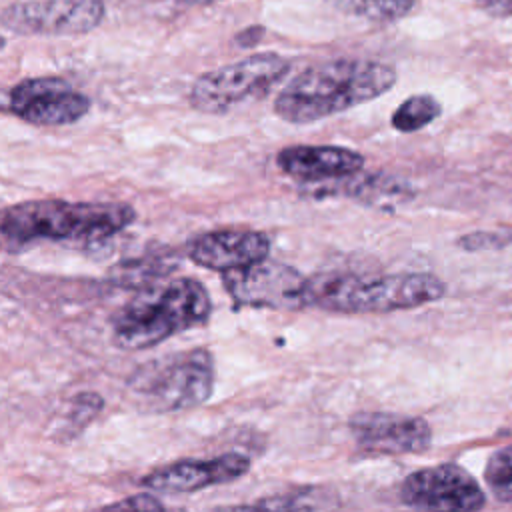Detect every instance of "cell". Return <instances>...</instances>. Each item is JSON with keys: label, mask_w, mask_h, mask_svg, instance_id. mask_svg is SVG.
Here are the masks:
<instances>
[{"label": "cell", "mask_w": 512, "mask_h": 512, "mask_svg": "<svg viewBox=\"0 0 512 512\" xmlns=\"http://www.w3.org/2000/svg\"><path fill=\"white\" fill-rule=\"evenodd\" d=\"M484 482L498 502H512V446L490 454L484 466Z\"/></svg>", "instance_id": "ac0fdd59"}, {"label": "cell", "mask_w": 512, "mask_h": 512, "mask_svg": "<svg viewBox=\"0 0 512 512\" xmlns=\"http://www.w3.org/2000/svg\"><path fill=\"white\" fill-rule=\"evenodd\" d=\"M396 68L370 58H336L298 72L274 98L288 124H312L376 100L396 84Z\"/></svg>", "instance_id": "6da1fadb"}, {"label": "cell", "mask_w": 512, "mask_h": 512, "mask_svg": "<svg viewBox=\"0 0 512 512\" xmlns=\"http://www.w3.org/2000/svg\"><path fill=\"white\" fill-rule=\"evenodd\" d=\"M290 72V60L276 52H256L238 62L200 74L188 102L202 114H226L266 98Z\"/></svg>", "instance_id": "8992f818"}, {"label": "cell", "mask_w": 512, "mask_h": 512, "mask_svg": "<svg viewBox=\"0 0 512 512\" xmlns=\"http://www.w3.org/2000/svg\"><path fill=\"white\" fill-rule=\"evenodd\" d=\"M306 278L292 266L268 258L224 272V288L238 306L298 310L304 300Z\"/></svg>", "instance_id": "9c48e42d"}, {"label": "cell", "mask_w": 512, "mask_h": 512, "mask_svg": "<svg viewBox=\"0 0 512 512\" xmlns=\"http://www.w3.org/2000/svg\"><path fill=\"white\" fill-rule=\"evenodd\" d=\"M270 238L260 230L226 228L196 236L188 246V256L202 268L230 272L268 258Z\"/></svg>", "instance_id": "4fadbf2b"}, {"label": "cell", "mask_w": 512, "mask_h": 512, "mask_svg": "<svg viewBox=\"0 0 512 512\" xmlns=\"http://www.w3.org/2000/svg\"><path fill=\"white\" fill-rule=\"evenodd\" d=\"M442 112V104L432 94H412L402 100L392 112V126L398 132L410 134L432 124Z\"/></svg>", "instance_id": "e0dca14e"}, {"label": "cell", "mask_w": 512, "mask_h": 512, "mask_svg": "<svg viewBox=\"0 0 512 512\" xmlns=\"http://www.w3.org/2000/svg\"><path fill=\"white\" fill-rule=\"evenodd\" d=\"M350 432L356 446L372 456L418 454L432 444V428L424 418L398 412H356Z\"/></svg>", "instance_id": "8fae6325"}, {"label": "cell", "mask_w": 512, "mask_h": 512, "mask_svg": "<svg viewBox=\"0 0 512 512\" xmlns=\"http://www.w3.org/2000/svg\"><path fill=\"white\" fill-rule=\"evenodd\" d=\"M278 168L304 184H320L356 174L364 168V156L344 146H286L276 156Z\"/></svg>", "instance_id": "5bb4252c"}, {"label": "cell", "mask_w": 512, "mask_h": 512, "mask_svg": "<svg viewBox=\"0 0 512 512\" xmlns=\"http://www.w3.org/2000/svg\"><path fill=\"white\" fill-rule=\"evenodd\" d=\"M90 98L62 78H24L6 94V108L32 126H68L90 112Z\"/></svg>", "instance_id": "ba28073f"}, {"label": "cell", "mask_w": 512, "mask_h": 512, "mask_svg": "<svg viewBox=\"0 0 512 512\" xmlns=\"http://www.w3.org/2000/svg\"><path fill=\"white\" fill-rule=\"evenodd\" d=\"M406 506L422 512H480L486 494L478 480L454 462H442L408 474L400 484Z\"/></svg>", "instance_id": "52a82bcc"}, {"label": "cell", "mask_w": 512, "mask_h": 512, "mask_svg": "<svg viewBox=\"0 0 512 512\" xmlns=\"http://www.w3.org/2000/svg\"><path fill=\"white\" fill-rule=\"evenodd\" d=\"M214 388V358L204 348H192L156 358L140 366L128 394L136 408L164 414L204 404Z\"/></svg>", "instance_id": "5b68a950"}, {"label": "cell", "mask_w": 512, "mask_h": 512, "mask_svg": "<svg viewBox=\"0 0 512 512\" xmlns=\"http://www.w3.org/2000/svg\"><path fill=\"white\" fill-rule=\"evenodd\" d=\"M210 312V294L198 280H154L116 312L112 338L120 348L146 350L174 334L202 326Z\"/></svg>", "instance_id": "7a4b0ae2"}, {"label": "cell", "mask_w": 512, "mask_h": 512, "mask_svg": "<svg viewBox=\"0 0 512 512\" xmlns=\"http://www.w3.org/2000/svg\"><path fill=\"white\" fill-rule=\"evenodd\" d=\"M136 212L122 202H66L58 198L26 200L0 208V234L18 240L110 238L130 226Z\"/></svg>", "instance_id": "277c9868"}, {"label": "cell", "mask_w": 512, "mask_h": 512, "mask_svg": "<svg viewBox=\"0 0 512 512\" xmlns=\"http://www.w3.org/2000/svg\"><path fill=\"white\" fill-rule=\"evenodd\" d=\"M320 494L314 488H296L288 492L270 494L250 504L230 506L220 512H318Z\"/></svg>", "instance_id": "9a60e30c"}, {"label": "cell", "mask_w": 512, "mask_h": 512, "mask_svg": "<svg viewBox=\"0 0 512 512\" xmlns=\"http://www.w3.org/2000/svg\"><path fill=\"white\" fill-rule=\"evenodd\" d=\"M180 4H186V6H208V4H216V2H222V0H176Z\"/></svg>", "instance_id": "603a6c76"}, {"label": "cell", "mask_w": 512, "mask_h": 512, "mask_svg": "<svg viewBox=\"0 0 512 512\" xmlns=\"http://www.w3.org/2000/svg\"><path fill=\"white\" fill-rule=\"evenodd\" d=\"M444 292V282L428 272L382 276L324 272L306 278L304 300L306 306L328 312H394L436 302Z\"/></svg>", "instance_id": "3957f363"}, {"label": "cell", "mask_w": 512, "mask_h": 512, "mask_svg": "<svg viewBox=\"0 0 512 512\" xmlns=\"http://www.w3.org/2000/svg\"><path fill=\"white\" fill-rule=\"evenodd\" d=\"M330 6L338 8L340 12L376 22V24H390L406 18L416 0H324Z\"/></svg>", "instance_id": "2e32d148"}, {"label": "cell", "mask_w": 512, "mask_h": 512, "mask_svg": "<svg viewBox=\"0 0 512 512\" xmlns=\"http://www.w3.org/2000/svg\"><path fill=\"white\" fill-rule=\"evenodd\" d=\"M102 398L94 392H80L70 400L68 410L64 412V426L68 434L80 432L100 410H102Z\"/></svg>", "instance_id": "d6986e66"}, {"label": "cell", "mask_w": 512, "mask_h": 512, "mask_svg": "<svg viewBox=\"0 0 512 512\" xmlns=\"http://www.w3.org/2000/svg\"><path fill=\"white\" fill-rule=\"evenodd\" d=\"M264 32H266V30H264L262 26H250V28L240 30L234 40H236V44H240V46H244V48H250V46H256V44L262 40Z\"/></svg>", "instance_id": "7402d4cb"}, {"label": "cell", "mask_w": 512, "mask_h": 512, "mask_svg": "<svg viewBox=\"0 0 512 512\" xmlns=\"http://www.w3.org/2000/svg\"><path fill=\"white\" fill-rule=\"evenodd\" d=\"M484 12L500 18L512 16V0H474Z\"/></svg>", "instance_id": "44dd1931"}, {"label": "cell", "mask_w": 512, "mask_h": 512, "mask_svg": "<svg viewBox=\"0 0 512 512\" xmlns=\"http://www.w3.org/2000/svg\"><path fill=\"white\" fill-rule=\"evenodd\" d=\"M104 0H20L0 12V22L18 34L74 36L104 20Z\"/></svg>", "instance_id": "30bf717a"}, {"label": "cell", "mask_w": 512, "mask_h": 512, "mask_svg": "<svg viewBox=\"0 0 512 512\" xmlns=\"http://www.w3.org/2000/svg\"><path fill=\"white\" fill-rule=\"evenodd\" d=\"M92 512H174V510L166 508L162 504V500H158L156 496H152L148 492H138V494L126 496L122 500H116L108 506L96 508Z\"/></svg>", "instance_id": "ffe728a7"}, {"label": "cell", "mask_w": 512, "mask_h": 512, "mask_svg": "<svg viewBox=\"0 0 512 512\" xmlns=\"http://www.w3.org/2000/svg\"><path fill=\"white\" fill-rule=\"evenodd\" d=\"M250 470V458L226 452L206 460H178L148 472L142 486L156 492H196L208 486L242 478Z\"/></svg>", "instance_id": "7c38bea8"}]
</instances>
